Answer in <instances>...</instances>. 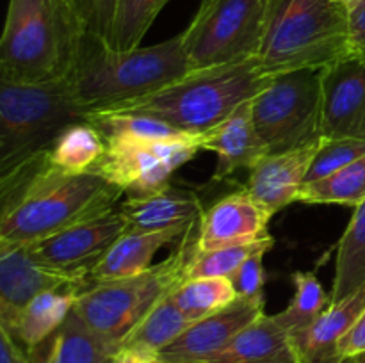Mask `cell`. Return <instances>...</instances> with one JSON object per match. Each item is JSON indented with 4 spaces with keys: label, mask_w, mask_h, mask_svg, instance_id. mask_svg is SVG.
<instances>
[{
    "label": "cell",
    "mask_w": 365,
    "mask_h": 363,
    "mask_svg": "<svg viewBox=\"0 0 365 363\" xmlns=\"http://www.w3.org/2000/svg\"><path fill=\"white\" fill-rule=\"evenodd\" d=\"M273 214L246 189L225 196L202 214L196 248L202 251L269 241L267 230Z\"/></svg>",
    "instance_id": "14"
},
{
    "label": "cell",
    "mask_w": 365,
    "mask_h": 363,
    "mask_svg": "<svg viewBox=\"0 0 365 363\" xmlns=\"http://www.w3.org/2000/svg\"><path fill=\"white\" fill-rule=\"evenodd\" d=\"M109 363H163L160 354L138 345H121Z\"/></svg>",
    "instance_id": "36"
},
{
    "label": "cell",
    "mask_w": 365,
    "mask_h": 363,
    "mask_svg": "<svg viewBox=\"0 0 365 363\" xmlns=\"http://www.w3.org/2000/svg\"><path fill=\"white\" fill-rule=\"evenodd\" d=\"M250 102L242 103L223 123L203 134L202 149L212 152L217 157V166L212 182H221L239 169H252L267 149L257 132L253 110Z\"/></svg>",
    "instance_id": "17"
},
{
    "label": "cell",
    "mask_w": 365,
    "mask_h": 363,
    "mask_svg": "<svg viewBox=\"0 0 365 363\" xmlns=\"http://www.w3.org/2000/svg\"><path fill=\"white\" fill-rule=\"evenodd\" d=\"M269 249H260L253 253L250 258L242 262V265L232 274L230 281L234 283L235 292L239 298H266L264 295V283H266V273H264V255Z\"/></svg>",
    "instance_id": "34"
},
{
    "label": "cell",
    "mask_w": 365,
    "mask_h": 363,
    "mask_svg": "<svg viewBox=\"0 0 365 363\" xmlns=\"http://www.w3.org/2000/svg\"><path fill=\"white\" fill-rule=\"evenodd\" d=\"M203 363H298V356L287 330L264 313Z\"/></svg>",
    "instance_id": "21"
},
{
    "label": "cell",
    "mask_w": 365,
    "mask_h": 363,
    "mask_svg": "<svg viewBox=\"0 0 365 363\" xmlns=\"http://www.w3.org/2000/svg\"><path fill=\"white\" fill-rule=\"evenodd\" d=\"M365 155V141L359 139H331L323 137L319 149L312 160L305 184L317 182L334 174L335 171L342 169L353 160Z\"/></svg>",
    "instance_id": "33"
},
{
    "label": "cell",
    "mask_w": 365,
    "mask_h": 363,
    "mask_svg": "<svg viewBox=\"0 0 365 363\" xmlns=\"http://www.w3.org/2000/svg\"><path fill=\"white\" fill-rule=\"evenodd\" d=\"M84 120L98 128L106 142H152L184 135L164 121L139 114L91 112L84 114Z\"/></svg>",
    "instance_id": "28"
},
{
    "label": "cell",
    "mask_w": 365,
    "mask_h": 363,
    "mask_svg": "<svg viewBox=\"0 0 365 363\" xmlns=\"http://www.w3.org/2000/svg\"><path fill=\"white\" fill-rule=\"evenodd\" d=\"M339 356L344 358H356V356L365 354V308L364 312L356 317L355 322L351 324L344 337L341 338L337 347Z\"/></svg>",
    "instance_id": "35"
},
{
    "label": "cell",
    "mask_w": 365,
    "mask_h": 363,
    "mask_svg": "<svg viewBox=\"0 0 365 363\" xmlns=\"http://www.w3.org/2000/svg\"><path fill=\"white\" fill-rule=\"evenodd\" d=\"M189 228H170L159 231H138L128 228L116 242L109 248V251L102 256L98 263L89 273V285L100 281L121 280V278L138 276L152 269L153 256L166 246L182 241Z\"/></svg>",
    "instance_id": "19"
},
{
    "label": "cell",
    "mask_w": 365,
    "mask_h": 363,
    "mask_svg": "<svg viewBox=\"0 0 365 363\" xmlns=\"http://www.w3.org/2000/svg\"><path fill=\"white\" fill-rule=\"evenodd\" d=\"M0 363H31L25 349L4 327H0Z\"/></svg>",
    "instance_id": "38"
},
{
    "label": "cell",
    "mask_w": 365,
    "mask_h": 363,
    "mask_svg": "<svg viewBox=\"0 0 365 363\" xmlns=\"http://www.w3.org/2000/svg\"><path fill=\"white\" fill-rule=\"evenodd\" d=\"M41 363H56V352H53V347H52V338H50V347L48 351H46L45 358H43Z\"/></svg>",
    "instance_id": "41"
},
{
    "label": "cell",
    "mask_w": 365,
    "mask_h": 363,
    "mask_svg": "<svg viewBox=\"0 0 365 363\" xmlns=\"http://www.w3.org/2000/svg\"><path fill=\"white\" fill-rule=\"evenodd\" d=\"M123 191L96 173L71 174L48 152L0 174V241L34 242L114 210Z\"/></svg>",
    "instance_id": "1"
},
{
    "label": "cell",
    "mask_w": 365,
    "mask_h": 363,
    "mask_svg": "<svg viewBox=\"0 0 365 363\" xmlns=\"http://www.w3.org/2000/svg\"><path fill=\"white\" fill-rule=\"evenodd\" d=\"M78 294L81 290L75 288L43 292L27 302L13 319L0 322V327L9 331L25 351H32L59 331L73 310Z\"/></svg>",
    "instance_id": "22"
},
{
    "label": "cell",
    "mask_w": 365,
    "mask_h": 363,
    "mask_svg": "<svg viewBox=\"0 0 365 363\" xmlns=\"http://www.w3.org/2000/svg\"><path fill=\"white\" fill-rule=\"evenodd\" d=\"M114 9H116V0H96V34L102 36L106 41L110 36Z\"/></svg>",
    "instance_id": "39"
},
{
    "label": "cell",
    "mask_w": 365,
    "mask_h": 363,
    "mask_svg": "<svg viewBox=\"0 0 365 363\" xmlns=\"http://www.w3.org/2000/svg\"><path fill=\"white\" fill-rule=\"evenodd\" d=\"M191 324V320L175 305L171 295H168L127 335L121 345H138L160 352L171 342L177 340Z\"/></svg>",
    "instance_id": "29"
},
{
    "label": "cell",
    "mask_w": 365,
    "mask_h": 363,
    "mask_svg": "<svg viewBox=\"0 0 365 363\" xmlns=\"http://www.w3.org/2000/svg\"><path fill=\"white\" fill-rule=\"evenodd\" d=\"M89 283L39 260L24 242L0 241V322L13 319L36 295L59 288L84 292Z\"/></svg>",
    "instance_id": "12"
},
{
    "label": "cell",
    "mask_w": 365,
    "mask_h": 363,
    "mask_svg": "<svg viewBox=\"0 0 365 363\" xmlns=\"http://www.w3.org/2000/svg\"><path fill=\"white\" fill-rule=\"evenodd\" d=\"M339 363H365V354L356 356V358H344V359H341Z\"/></svg>",
    "instance_id": "42"
},
{
    "label": "cell",
    "mask_w": 365,
    "mask_h": 363,
    "mask_svg": "<svg viewBox=\"0 0 365 363\" xmlns=\"http://www.w3.org/2000/svg\"><path fill=\"white\" fill-rule=\"evenodd\" d=\"M170 0H116L107 45L120 52L141 46L143 38Z\"/></svg>",
    "instance_id": "30"
},
{
    "label": "cell",
    "mask_w": 365,
    "mask_h": 363,
    "mask_svg": "<svg viewBox=\"0 0 365 363\" xmlns=\"http://www.w3.org/2000/svg\"><path fill=\"white\" fill-rule=\"evenodd\" d=\"M321 141L284 153H267L250 169L246 191L271 214L298 201Z\"/></svg>",
    "instance_id": "16"
},
{
    "label": "cell",
    "mask_w": 365,
    "mask_h": 363,
    "mask_svg": "<svg viewBox=\"0 0 365 363\" xmlns=\"http://www.w3.org/2000/svg\"><path fill=\"white\" fill-rule=\"evenodd\" d=\"M351 53L349 9L337 0H269L259 63L267 75L323 70Z\"/></svg>",
    "instance_id": "5"
},
{
    "label": "cell",
    "mask_w": 365,
    "mask_h": 363,
    "mask_svg": "<svg viewBox=\"0 0 365 363\" xmlns=\"http://www.w3.org/2000/svg\"><path fill=\"white\" fill-rule=\"evenodd\" d=\"M196 224L177 251L138 276L93 283L77 295L73 310L81 319L118 351L127 335L163 301L187 281L189 256L196 246Z\"/></svg>",
    "instance_id": "6"
},
{
    "label": "cell",
    "mask_w": 365,
    "mask_h": 363,
    "mask_svg": "<svg viewBox=\"0 0 365 363\" xmlns=\"http://www.w3.org/2000/svg\"><path fill=\"white\" fill-rule=\"evenodd\" d=\"M274 241L257 242V244L248 246H232V248H220L202 251L195 246L191 256H189L187 280H196V278H232V274L242 265L246 258L260 249H271Z\"/></svg>",
    "instance_id": "32"
},
{
    "label": "cell",
    "mask_w": 365,
    "mask_h": 363,
    "mask_svg": "<svg viewBox=\"0 0 365 363\" xmlns=\"http://www.w3.org/2000/svg\"><path fill=\"white\" fill-rule=\"evenodd\" d=\"M203 135H178L152 142H107V152L93 173L130 196H143L170 185V178L202 149Z\"/></svg>",
    "instance_id": "10"
},
{
    "label": "cell",
    "mask_w": 365,
    "mask_h": 363,
    "mask_svg": "<svg viewBox=\"0 0 365 363\" xmlns=\"http://www.w3.org/2000/svg\"><path fill=\"white\" fill-rule=\"evenodd\" d=\"M86 31L64 0H9L0 39V82L64 80Z\"/></svg>",
    "instance_id": "4"
},
{
    "label": "cell",
    "mask_w": 365,
    "mask_h": 363,
    "mask_svg": "<svg viewBox=\"0 0 365 363\" xmlns=\"http://www.w3.org/2000/svg\"><path fill=\"white\" fill-rule=\"evenodd\" d=\"M128 230L120 210H110L96 219L66 228L52 237L27 242L29 249L48 265L89 283V273Z\"/></svg>",
    "instance_id": "11"
},
{
    "label": "cell",
    "mask_w": 365,
    "mask_h": 363,
    "mask_svg": "<svg viewBox=\"0 0 365 363\" xmlns=\"http://www.w3.org/2000/svg\"><path fill=\"white\" fill-rule=\"evenodd\" d=\"M230 278H196L187 280L171 294L175 305L191 322L205 319L237 299Z\"/></svg>",
    "instance_id": "27"
},
{
    "label": "cell",
    "mask_w": 365,
    "mask_h": 363,
    "mask_svg": "<svg viewBox=\"0 0 365 363\" xmlns=\"http://www.w3.org/2000/svg\"><path fill=\"white\" fill-rule=\"evenodd\" d=\"M118 210L127 219L128 228L138 231L189 228L198 224L205 212L195 192L173 187L171 184L150 194L128 196Z\"/></svg>",
    "instance_id": "18"
},
{
    "label": "cell",
    "mask_w": 365,
    "mask_h": 363,
    "mask_svg": "<svg viewBox=\"0 0 365 363\" xmlns=\"http://www.w3.org/2000/svg\"><path fill=\"white\" fill-rule=\"evenodd\" d=\"M189 71L182 34L159 45L120 52L110 48L102 36L86 31L66 80L84 117L88 112L150 95Z\"/></svg>",
    "instance_id": "2"
},
{
    "label": "cell",
    "mask_w": 365,
    "mask_h": 363,
    "mask_svg": "<svg viewBox=\"0 0 365 363\" xmlns=\"http://www.w3.org/2000/svg\"><path fill=\"white\" fill-rule=\"evenodd\" d=\"M107 152V142L98 128L81 120L64 128L48 149V162L71 174L93 173Z\"/></svg>",
    "instance_id": "23"
},
{
    "label": "cell",
    "mask_w": 365,
    "mask_h": 363,
    "mask_svg": "<svg viewBox=\"0 0 365 363\" xmlns=\"http://www.w3.org/2000/svg\"><path fill=\"white\" fill-rule=\"evenodd\" d=\"M323 137L365 141V56L351 52L321 70Z\"/></svg>",
    "instance_id": "13"
},
{
    "label": "cell",
    "mask_w": 365,
    "mask_h": 363,
    "mask_svg": "<svg viewBox=\"0 0 365 363\" xmlns=\"http://www.w3.org/2000/svg\"><path fill=\"white\" fill-rule=\"evenodd\" d=\"M365 288V201L356 206L337 249L331 302Z\"/></svg>",
    "instance_id": "24"
},
{
    "label": "cell",
    "mask_w": 365,
    "mask_h": 363,
    "mask_svg": "<svg viewBox=\"0 0 365 363\" xmlns=\"http://www.w3.org/2000/svg\"><path fill=\"white\" fill-rule=\"evenodd\" d=\"M292 285L294 295L291 302L280 313H274L278 322L287 330L289 335L305 330L331 305V295L324 290L314 273H294Z\"/></svg>",
    "instance_id": "31"
},
{
    "label": "cell",
    "mask_w": 365,
    "mask_h": 363,
    "mask_svg": "<svg viewBox=\"0 0 365 363\" xmlns=\"http://www.w3.org/2000/svg\"><path fill=\"white\" fill-rule=\"evenodd\" d=\"M359 6H365V0H359V2H356V6H355V7H359ZM355 7H353V9H355Z\"/></svg>",
    "instance_id": "44"
},
{
    "label": "cell",
    "mask_w": 365,
    "mask_h": 363,
    "mask_svg": "<svg viewBox=\"0 0 365 363\" xmlns=\"http://www.w3.org/2000/svg\"><path fill=\"white\" fill-rule=\"evenodd\" d=\"M56 363H109L116 349L81 319L75 310L52 337Z\"/></svg>",
    "instance_id": "26"
},
{
    "label": "cell",
    "mask_w": 365,
    "mask_h": 363,
    "mask_svg": "<svg viewBox=\"0 0 365 363\" xmlns=\"http://www.w3.org/2000/svg\"><path fill=\"white\" fill-rule=\"evenodd\" d=\"M266 298H237L227 308L192 322L159 352L163 363H203L227 347L246 326L262 317Z\"/></svg>",
    "instance_id": "15"
},
{
    "label": "cell",
    "mask_w": 365,
    "mask_h": 363,
    "mask_svg": "<svg viewBox=\"0 0 365 363\" xmlns=\"http://www.w3.org/2000/svg\"><path fill=\"white\" fill-rule=\"evenodd\" d=\"M365 308V288L331 302L312 324L291 335L298 363H339L337 347L346 331Z\"/></svg>",
    "instance_id": "20"
},
{
    "label": "cell",
    "mask_w": 365,
    "mask_h": 363,
    "mask_svg": "<svg viewBox=\"0 0 365 363\" xmlns=\"http://www.w3.org/2000/svg\"><path fill=\"white\" fill-rule=\"evenodd\" d=\"M267 11L269 0H203L182 32L191 71L257 59Z\"/></svg>",
    "instance_id": "8"
},
{
    "label": "cell",
    "mask_w": 365,
    "mask_h": 363,
    "mask_svg": "<svg viewBox=\"0 0 365 363\" xmlns=\"http://www.w3.org/2000/svg\"><path fill=\"white\" fill-rule=\"evenodd\" d=\"M253 121L267 153L316 142L323 137V82L321 70L274 75L266 89L253 98Z\"/></svg>",
    "instance_id": "9"
},
{
    "label": "cell",
    "mask_w": 365,
    "mask_h": 363,
    "mask_svg": "<svg viewBox=\"0 0 365 363\" xmlns=\"http://www.w3.org/2000/svg\"><path fill=\"white\" fill-rule=\"evenodd\" d=\"M337 2H339V4H342V6H346V7H348L349 11H351L353 7L356 6V2H359V0H337Z\"/></svg>",
    "instance_id": "43"
},
{
    "label": "cell",
    "mask_w": 365,
    "mask_h": 363,
    "mask_svg": "<svg viewBox=\"0 0 365 363\" xmlns=\"http://www.w3.org/2000/svg\"><path fill=\"white\" fill-rule=\"evenodd\" d=\"M349 45L351 52L365 56V6L349 11Z\"/></svg>",
    "instance_id": "37"
},
{
    "label": "cell",
    "mask_w": 365,
    "mask_h": 363,
    "mask_svg": "<svg viewBox=\"0 0 365 363\" xmlns=\"http://www.w3.org/2000/svg\"><path fill=\"white\" fill-rule=\"evenodd\" d=\"M298 201L309 205H344L356 209L365 201V155L327 178L303 184Z\"/></svg>",
    "instance_id": "25"
},
{
    "label": "cell",
    "mask_w": 365,
    "mask_h": 363,
    "mask_svg": "<svg viewBox=\"0 0 365 363\" xmlns=\"http://www.w3.org/2000/svg\"><path fill=\"white\" fill-rule=\"evenodd\" d=\"M88 31L96 32V0H64Z\"/></svg>",
    "instance_id": "40"
},
{
    "label": "cell",
    "mask_w": 365,
    "mask_h": 363,
    "mask_svg": "<svg viewBox=\"0 0 365 363\" xmlns=\"http://www.w3.org/2000/svg\"><path fill=\"white\" fill-rule=\"evenodd\" d=\"M273 80L259 59L192 70L146 96L127 100L95 112L139 114L155 117L189 135H203ZM91 114V112H88Z\"/></svg>",
    "instance_id": "3"
},
{
    "label": "cell",
    "mask_w": 365,
    "mask_h": 363,
    "mask_svg": "<svg viewBox=\"0 0 365 363\" xmlns=\"http://www.w3.org/2000/svg\"><path fill=\"white\" fill-rule=\"evenodd\" d=\"M84 120L68 80L0 82V174L48 152L61 132Z\"/></svg>",
    "instance_id": "7"
}]
</instances>
